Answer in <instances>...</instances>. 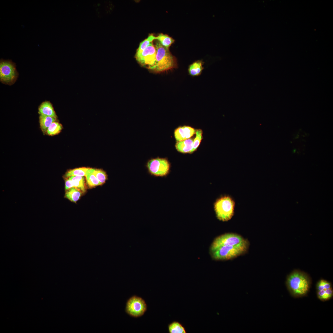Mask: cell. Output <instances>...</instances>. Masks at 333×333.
Listing matches in <instances>:
<instances>
[{"label": "cell", "instance_id": "4", "mask_svg": "<svg viewBox=\"0 0 333 333\" xmlns=\"http://www.w3.org/2000/svg\"><path fill=\"white\" fill-rule=\"evenodd\" d=\"M249 246H221L210 251L212 258L216 260L231 259L246 252Z\"/></svg>", "mask_w": 333, "mask_h": 333}, {"label": "cell", "instance_id": "2", "mask_svg": "<svg viewBox=\"0 0 333 333\" xmlns=\"http://www.w3.org/2000/svg\"><path fill=\"white\" fill-rule=\"evenodd\" d=\"M154 45L156 51V60L152 72L161 73L177 67L176 59L169 49L162 46L158 41Z\"/></svg>", "mask_w": 333, "mask_h": 333}, {"label": "cell", "instance_id": "21", "mask_svg": "<svg viewBox=\"0 0 333 333\" xmlns=\"http://www.w3.org/2000/svg\"><path fill=\"white\" fill-rule=\"evenodd\" d=\"M155 39H156V37L154 36L153 34L150 35L147 38L140 43L136 53H139L142 52L153 42V41Z\"/></svg>", "mask_w": 333, "mask_h": 333}, {"label": "cell", "instance_id": "25", "mask_svg": "<svg viewBox=\"0 0 333 333\" xmlns=\"http://www.w3.org/2000/svg\"><path fill=\"white\" fill-rule=\"evenodd\" d=\"M196 137L193 140V148L191 153L196 150L199 146L202 139V131L200 129L197 130L195 132Z\"/></svg>", "mask_w": 333, "mask_h": 333}, {"label": "cell", "instance_id": "8", "mask_svg": "<svg viewBox=\"0 0 333 333\" xmlns=\"http://www.w3.org/2000/svg\"><path fill=\"white\" fill-rule=\"evenodd\" d=\"M147 308L146 304L143 299L141 297L134 295L127 300L125 311L131 316L138 318L144 314Z\"/></svg>", "mask_w": 333, "mask_h": 333}, {"label": "cell", "instance_id": "27", "mask_svg": "<svg viewBox=\"0 0 333 333\" xmlns=\"http://www.w3.org/2000/svg\"><path fill=\"white\" fill-rule=\"evenodd\" d=\"M74 187L72 180L69 178H66L65 182V190L66 191L72 187Z\"/></svg>", "mask_w": 333, "mask_h": 333}, {"label": "cell", "instance_id": "16", "mask_svg": "<svg viewBox=\"0 0 333 333\" xmlns=\"http://www.w3.org/2000/svg\"><path fill=\"white\" fill-rule=\"evenodd\" d=\"M156 40L164 47L169 49L171 45L175 41L174 39L169 35L162 33L159 34L156 37Z\"/></svg>", "mask_w": 333, "mask_h": 333}, {"label": "cell", "instance_id": "13", "mask_svg": "<svg viewBox=\"0 0 333 333\" xmlns=\"http://www.w3.org/2000/svg\"><path fill=\"white\" fill-rule=\"evenodd\" d=\"M56 118L50 116L40 115L39 117L40 125L43 132H46L51 124L56 120Z\"/></svg>", "mask_w": 333, "mask_h": 333}, {"label": "cell", "instance_id": "6", "mask_svg": "<svg viewBox=\"0 0 333 333\" xmlns=\"http://www.w3.org/2000/svg\"><path fill=\"white\" fill-rule=\"evenodd\" d=\"M148 173L156 177H163L169 172L170 164L166 158L158 157L149 160L146 164Z\"/></svg>", "mask_w": 333, "mask_h": 333}, {"label": "cell", "instance_id": "9", "mask_svg": "<svg viewBox=\"0 0 333 333\" xmlns=\"http://www.w3.org/2000/svg\"><path fill=\"white\" fill-rule=\"evenodd\" d=\"M17 72L15 64L9 60H1L0 62V79L6 84L13 83L16 80Z\"/></svg>", "mask_w": 333, "mask_h": 333}, {"label": "cell", "instance_id": "7", "mask_svg": "<svg viewBox=\"0 0 333 333\" xmlns=\"http://www.w3.org/2000/svg\"><path fill=\"white\" fill-rule=\"evenodd\" d=\"M156 55V49L152 42L142 52L136 53L135 57L140 65L152 71L155 64Z\"/></svg>", "mask_w": 333, "mask_h": 333}, {"label": "cell", "instance_id": "5", "mask_svg": "<svg viewBox=\"0 0 333 333\" xmlns=\"http://www.w3.org/2000/svg\"><path fill=\"white\" fill-rule=\"evenodd\" d=\"M224 246H249V243L247 240L239 235L226 233L218 236L214 240L211 246L210 251Z\"/></svg>", "mask_w": 333, "mask_h": 333}, {"label": "cell", "instance_id": "18", "mask_svg": "<svg viewBox=\"0 0 333 333\" xmlns=\"http://www.w3.org/2000/svg\"><path fill=\"white\" fill-rule=\"evenodd\" d=\"M69 178L72 180L74 187L83 192L85 191V179L84 176H73Z\"/></svg>", "mask_w": 333, "mask_h": 333}, {"label": "cell", "instance_id": "22", "mask_svg": "<svg viewBox=\"0 0 333 333\" xmlns=\"http://www.w3.org/2000/svg\"><path fill=\"white\" fill-rule=\"evenodd\" d=\"M62 126L59 123L56 121L52 123L48 127L47 134L49 135L53 136L59 133L62 129Z\"/></svg>", "mask_w": 333, "mask_h": 333}, {"label": "cell", "instance_id": "26", "mask_svg": "<svg viewBox=\"0 0 333 333\" xmlns=\"http://www.w3.org/2000/svg\"><path fill=\"white\" fill-rule=\"evenodd\" d=\"M332 288L331 284L330 282L324 279L319 280L316 285L317 290L318 291L325 290Z\"/></svg>", "mask_w": 333, "mask_h": 333}, {"label": "cell", "instance_id": "14", "mask_svg": "<svg viewBox=\"0 0 333 333\" xmlns=\"http://www.w3.org/2000/svg\"><path fill=\"white\" fill-rule=\"evenodd\" d=\"M80 190L75 187H72L66 191L65 197L71 201L76 202L81 195Z\"/></svg>", "mask_w": 333, "mask_h": 333}, {"label": "cell", "instance_id": "15", "mask_svg": "<svg viewBox=\"0 0 333 333\" xmlns=\"http://www.w3.org/2000/svg\"><path fill=\"white\" fill-rule=\"evenodd\" d=\"M203 69L202 62L200 60H198L190 65L188 72L192 76H197L200 74Z\"/></svg>", "mask_w": 333, "mask_h": 333}, {"label": "cell", "instance_id": "17", "mask_svg": "<svg viewBox=\"0 0 333 333\" xmlns=\"http://www.w3.org/2000/svg\"><path fill=\"white\" fill-rule=\"evenodd\" d=\"M168 331L170 333H186L184 327L179 322L174 321L168 325Z\"/></svg>", "mask_w": 333, "mask_h": 333}, {"label": "cell", "instance_id": "11", "mask_svg": "<svg viewBox=\"0 0 333 333\" xmlns=\"http://www.w3.org/2000/svg\"><path fill=\"white\" fill-rule=\"evenodd\" d=\"M39 113L40 115L57 117L52 104L49 101H44L41 104L39 108Z\"/></svg>", "mask_w": 333, "mask_h": 333}, {"label": "cell", "instance_id": "12", "mask_svg": "<svg viewBox=\"0 0 333 333\" xmlns=\"http://www.w3.org/2000/svg\"><path fill=\"white\" fill-rule=\"evenodd\" d=\"M193 139L189 138L178 142L175 145L176 150L183 153H191L193 148Z\"/></svg>", "mask_w": 333, "mask_h": 333}, {"label": "cell", "instance_id": "1", "mask_svg": "<svg viewBox=\"0 0 333 333\" xmlns=\"http://www.w3.org/2000/svg\"><path fill=\"white\" fill-rule=\"evenodd\" d=\"M291 294L295 297L305 296L308 292L311 281L309 276L304 272L294 270L287 277L286 282Z\"/></svg>", "mask_w": 333, "mask_h": 333}, {"label": "cell", "instance_id": "24", "mask_svg": "<svg viewBox=\"0 0 333 333\" xmlns=\"http://www.w3.org/2000/svg\"><path fill=\"white\" fill-rule=\"evenodd\" d=\"M333 295V290L332 288L320 291H318L317 296L320 300L326 301L331 299Z\"/></svg>", "mask_w": 333, "mask_h": 333}, {"label": "cell", "instance_id": "10", "mask_svg": "<svg viewBox=\"0 0 333 333\" xmlns=\"http://www.w3.org/2000/svg\"><path fill=\"white\" fill-rule=\"evenodd\" d=\"M195 130L189 126H184L176 129L174 132L176 140L178 142L191 138L195 133Z\"/></svg>", "mask_w": 333, "mask_h": 333}, {"label": "cell", "instance_id": "23", "mask_svg": "<svg viewBox=\"0 0 333 333\" xmlns=\"http://www.w3.org/2000/svg\"><path fill=\"white\" fill-rule=\"evenodd\" d=\"M88 169L86 171L85 176L88 186L90 187H92L102 185V183L98 181L95 176L89 172Z\"/></svg>", "mask_w": 333, "mask_h": 333}, {"label": "cell", "instance_id": "19", "mask_svg": "<svg viewBox=\"0 0 333 333\" xmlns=\"http://www.w3.org/2000/svg\"><path fill=\"white\" fill-rule=\"evenodd\" d=\"M88 171L94 175L102 184L104 183L107 179L106 172L101 170L88 168Z\"/></svg>", "mask_w": 333, "mask_h": 333}, {"label": "cell", "instance_id": "3", "mask_svg": "<svg viewBox=\"0 0 333 333\" xmlns=\"http://www.w3.org/2000/svg\"><path fill=\"white\" fill-rule=\"evenodd\" d=\"M235 202L230 196H225L218 199L214 204V209L218 219L227 221L232 217L234 212Z\"/></svg>", "mask_w": 333, "mask_h": 333}, {"label": "cell", "instance_id": "20", "mask_svg": "<svg viewBox=\"0 0 333 333\" xmlns=\"http://www.w3.org/2000/svg\"><path fill=\"white\" fill-rule=\"evenodd\" d=\"M88 169V168L81 167L70 170L65 173L64 176L66 178L73 176H85Z\"/></svg>", "mask_w": 333, "mask_h": 333}]
</instances>
